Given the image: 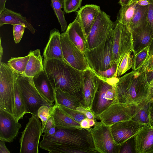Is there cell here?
<instances>
[{
    "mask_svg": "<svg viewBox=\"0 0 153 153\" xmlns=\"http://www.w3.org/2000/svg\"><path fill=\"white\" fill-rule=\"evenodd\" d=\"M43 62L44 70L55 89L59 88L77 97L80 101L84 71L59 59H44Z\"/></svg>",
    "mask_w": 153,
    "mask_h": 153,
    "instance_id": "cell-1",
    "label": "cell"
},
{
    "mask_svg": "<svg viewBox=\"0 0 153 153\" xmlns=\"http://www.w3.org/2000/svg\"><path fill=\"white\" fill-rule=\"evenodd\" d=\"M116 86L117 100L120 103L138 104L149 102L146 71H133L119 78Z\"/></svg>",
    "mask_w": 153,
    "mask_h": 153,
    "instance_id": "cell-2",
    "label": "cell"
},
{
    "mask_svg": "<svg viewBox=\"0 0 153 153\" xmlns=\"http://www.w3.org/2000/svg\"><path fill=\"white\" fill-rule=\"evenodd\" d=\"M113 30L99 45L91 49H87L84 52L85 57L91 70L104 71L115 63L113 55Z\"/></svg>",
    "mask_w": 153,
    "mask_h": 153,
    "instance_id": "cell-3",
    "label": "cell"
},
{
    "mask_svg": "<svg viewBox=\"0 0 153 153\" xmlns=\"http://www.w3.org/2000/svg\"><path fill=\"white\" fill-rule=\"evenodd\" d=\"M19 75L7 64L0 63V109L13 114L15 84Z\"/></svg>",
    "mask_w": 153,
    "mask_h": 153,
    "instance_id": "cell-4",
    "label": "cell"
},
{
    "mask_svg": "<svg viewBox=\"0 0 153 153\" xmlns=\"http://www.w3.org/2000/svg\"><path fill=\"white\" fill-rule=\"evenodd\" d=\"M17 81L25 101L27 113L37 114L41 106H53L38 91L34 85L33 78L19 74Z\"/></svg>",
    "mask_w": 153,
    "mask_h": 153,
    "instance_id": "cell-5",
    "label": "cell"
},
{
    "mask_svg": "<svg viewBox=\"0 0 153 153\" xmlns=\"http://www.w3.org/2000/svg\"><path fill=\"white\" fill-rule=\"evenodd\" d=\"M90 132L95 149L97 153H120L121 146L114 140L110 126L101 121H97Z\"/></svg>",
    "mask_w": 153,
    "mask_h": 153,
    "instance_id": "cell-6",
    "label": "cell"
},
{
    "mask_svg": "<svg viewBox=\"0 0 153 153\" xmlns=\"http://www.w3.org/2000/svg\"><path fill=\"white\" fill-rule=\"evenodd\" d=\"M42 133V125L37 114H32L22 132L19 140V153H38L39 142Z\"/></svg>",
    "mask_w": 153,
    "mask_h": 153,
    "instance_id": "cell-7",
    "label": "cell"
},
{
    "mask_svg": "<svg viewBox=\"0 0 153 153\" xmlns=\"http://www.w3.org/2000/svg\"><path fill=\"white\" fill-rule=\"evenodd\" d=\"M113 58L114 62L119 65L125 54L132 52L131 30L117 19L113 30Z\"/></svg>",
    "mask_w": 153,
    "mask_h": 153,
    "instance_id": "cell-8",
    "label": "cell"
},
{
    "mask_svg": "<svg viewBox=\"0 0 153 153\" xmlns=\"http://www.w3.org/2000/svg\"><path fill=\"white\" fill-rule=\"evenodd\" d=\"M142 103L127 104L116 102L109 106L95 118L105 125L111 126L116 123L132 119Z\"/></svg>",
    "mask_w": 153,
    "mask_h": 153,
    "instance_id": "cell-9",
    "label": "cell"
},
{
    "mask_svg": "<svg viewBox=\"0 0 153 153\" xmlns=\"http://www.w3.org/2000/svg\"><path fill=\"white\" fill-rule=\"evenodd\" d=\"M110 16L101 10L97 15L86 38L87 48L91 49L99 45L114 29Z\"/></svg>",
    "mask_w": 153,
    "mask_h": 153,
    "instance_id": "cell-10",
    "label": "cell"
},
{
    "mask_svg": "<svg viewBox=\"0 0 153 153\" xmlns=\"http://www.w3.org/2000/svg\"><path fill=\"white\" fill-rule=\"evenodd\" d=\"M98 80V87L90 110L95 118L111 105L118 102L116 85H111L99 78Z\"/></svg>",
    "mask_w": 153,
    "mask_h": 153,
    "instance_id": "cell-11",
    "label": "cell"
},
{
    "mask_svg": "<svg viewBox=\"0 0 153 153\" xmlns=\"http://www.w3.org/2000/svg\"><path fill=\"white\" fill-rule=\"evenodd\" d=\"M61 41L65 62L80 71H84L90 68L84 53L71 42L65 32L61 34Z\"/></svg>",
    "mask_w": 153,
    "mask_h": 153,
    "instance_id": "cell-12",
    "label": "cell"
},
{
    "mask_svg": "<svg viewBox=\"0 0 153 153\" xmlns=\"http://www.w3.org/2000/svg\"><path fill=\"white\" fill-rule=\"evenodd\" d=\"M99 86L98 78L90 68L84 71L83 82L80 101L82 106L90 110Z\"/></svg>",
    "mask_w": 153,
    "mask_h": 153,
    "instance_id": "cell-13",
    "label": "cell"
},
{
    "mask_svg": "<svg viewBox=\"0 0 153 153\" xmlns=\"http://www.w3.org/2000/svg\"><path fill=\"white\" fill-rule=\"evenodd\" d=\"M21 127L13 114L0 109V140L13 142Z\"/></svg>",
    "mask_w": 153,
    "mask_h": 153,
    "instance_id": "cell-14",
    "label": "cell"
},
{
    "mask_svg": "<svg viewBox=\"0 0 153 153\" xmlns=\"http://www.w3.org/2000/svg\"><path fill=\"white\" fill-rule=\"evenodd\" d=\"M141 125L132 119L120 121L111 126L114 139L116 143L121 146L139 131Z\"/></svg>",
    "mask_w": 153,
    "mask_h": 153,
    "instance_id": "cell-15",
    "label": "cell"
},
{
    "mask_svg": "<svg viewBox=\"0 0 153 153\" xmlns=\"http://www.w3.org/2000/svg\"><path fill=\"white\" fill-rule=\"evenodd\" d=\"M134 137L136 153H152L153 151V127L141 126Z\"/></svg>",
    "mask_w": 153,
    "mask_h": 153,
    "instance_id": "cell-16",
    "label": "cell"
},
{
    "mask_svg": "<svg viewBox=\"0 0 153 153\" xmlns=\"http://www.w3.org/2000/svg\"><path fill=\"white\" fill-rule=\"evenodd\" d=\"M44 59H55L64 61L61 41V34L59 30H51L49 39L44 49Z\"/></svg>",
    "mask_w": 153,
    "mask_h": 153,
    "instance_id": "cell-17",
    "label": "cell"
},
{
    "mask_svg": "<svg viewBox=\"0 0 153 153\" xmlns=\"http://www.w3.org/2000/svg\"><path fill=\"white\" fill-rule=\"evenodd\" d=\"M34 85L42 97L51 104L55 102V89L44 70L33 77Z\"/></svg>",
    "mask_w": 153,
    "mask_h": 153,
    "instance_id": "cell-18",
    "label": "cell"
},
{
    "mask_svg": "<svg viewBox=\"0 0 153 153\" xmlns=\"http://www.w3.org/2000/svg\"><path fill=\"white\" fill-rule=\"evenodd\" d=\"M101 10L100 6L89 4L82 7L77 11V15L86 38L97 15Z\"/></svg>",
    "mask_w": 153,
    "mask_h": 153,
    "instance_id": "cell-19",
    "label": "cell"
},
{
    "mask_svg": "<svg viewBox=\"0 0 153 153\" xmlns=\"http://www.w3.org/2000/svg\"><path fill=\"white\" fill-rule=\"evenodd\" d=\"M65 32L71 42L84 53L87 49L86 37L77 15L75 20L69 24Z\"/></svg>",
    "mask_w": 153,
    "mask_h": 153,
    "instance_id": "cell-20",
    "label": "cell"
},
{
    "mask_svg": "<svg viewBox=\"0 0 153 153\" xmlns=\"http://www.w3.org/2000/svg\"><path fill=\"white\" fill-rule=\"evenodd\" d=\"M131 32L132 52L135 54L149 46L152 39V33L148 23L144 27Z\"/></svg>",
    "mask_w": 153,
    "mask_h": 153,
    "instance_id": "cell-21",
    "label": "cell"
},
{
    "mask_svg": "<svg viewBox=\"0 0 153 153\" xmlns=\"http://www.w3.org/2000/svg\"><path fill=\"white\" fill-rule=\"evenodd\" d=\"M4 24L23 25L33 34H34L36 30L32 25L27 21L26 18L20 13L6 8L0 13V27Z\"/></svg>",
    "mask_w": 153,
    "mask_h": 153,
    "instance_id": "cell-22",
    "label": "cell"
},
{
    "mask_svg": "<svg viewBox=\"0 0 153 153\" xmlns=\"http://www.w3.org/2000/svg\"><path fill=\"white\" fill-rule=\"evenodd\" d=\"M51 109L54 119L55 126L57 128H81L80 123L68 116L57 104L55 103L51 107Z\"/></svg>",
    "mask_w": 153,
    "mask_h": 153,
    "instance_id": "cell-23",
    "label": "cell"
},
{
    "mask_svg": "<svg viewBox=\"0 0 153 153\" xmlns=\"http://www.w3.org/2000/svg\"><path fill=\"white\" fill-rule=\"evenodd\" d=\"M28 54L29 58L23 75L33 78L44 70L43 62L40 49L30 51Z\"/></svg>",
    "mask_w": 153,
    "mask_h": 153,
    "instance_id": "cell-24",
    "label": "cell"
},
{
    "mask_svg": "<svg viewBox=\"0 0 153 153\" xmlns=\"http://www.w3.org/2000/svg\"><path fill=\"white\" fill-rule=\"evenodd\" d=\"M55 103L76 110L77 107L81 106L78 97L59 88L55 89Z\"/></svg>",
    "mask_w": 153,
    "mask_h": 153,
    "instance_id": "cell-25",
    "label": "cell"
},
{
    "mask_svg": "<svg viewBox=\"0 0 153 153\" xmlns=\"http://www.w3.org/2000/svg\"><path fill=\"white\" fill-rule=\"evenodd\" d=\"M148 5L142 6L137 4L130 27L131 31L145 27L148 24Z\"/></svg>",
    "mask_w": 153,
    "mask_h": 153,
    "instance_id": "cell-26",
    "label": "cell"
},
{
    "mask_svg": "<svg viewBox=\"0 0 153 153\" xmlns=\"http://www.w3.org/2000/svg\"><path fill=\"white\" fill-rule=\"evenodd\" d=\"M15 107L13 115L19 121L27 113L25 104L21 93L17 80L15 84Z\"/></svg>",
    "mask_w": 153,
    "mask_h": 153,
    "instance_id": "cell-27",
    "label": "cell"
},
{
    "mask_svg": "<svg viewBox=\"0 0 153 153\" xmlns=\"http://www.w3.org/2000/svg\"><path fill=\"white\" fill-rule=\"evenodd\" d=\"M151 105V103L148 101L141 104L132 119L139 123L141 126H151L149 119Z\"/></svg>",
    "mask_w": 153,
    "mask_h": 153,
    "instance_id": "cell-28",
    "label": "cell"
},
{
    "mask_svg": "<svg viewBox=\"0 0 153 153\" xmlns=\"http://www.w3.org/2000/svg\"><path fill=\"white\" fill-rule=\"evenodd\" d=\"M137 4L136 0H133L127 5L122 6L117 18L121 23L126 25L130 29V24L134 15Z\"/></svg>",
    "mask_w": 153,
    "mask_h": 153,
    "instance_id": "cell-29",
    "label": "cell"
},
{
    "mask_svg": "<svg viewBox=\"0 0 153 153\" xmlns=\"http://www.w3.org/2000/svg\"><path fill=\"white\" fill-rule=\"evenodd\" d=\"M29 58V55L18 57H12L7 64L15 72L20 75H24Z\"/></svg>",
    "mask_w": 153,
    "mask_h": 153,
    "instance_id": "cell-30",
    "label": "cell"
},
{
    "mask_svg": "<svg viewBox=\"0 0 153 153\" xmlns=\"http://www.w3.org/2000/svg\"><path fill=\"white\" fill-rule=\"evenodd\" d=\"M51 6L60 24L61 30L64 32L66 30L68 25L65 18L64 11L62 10L63 5V0H51Z\"/></svg>",
    "mask_w": 153,
    "mask_h": 153,
    "instance_id": "cell-31",
    "label": "cell"
},
{
    "mask_svg": "<svg viewBox=\"0 0 153 153\" xmlns=\"http://www.w3.org/2000/svg\"><path fill=\"white\" fill-rule=\"evenodd\" d=\"M148 47H147L136 54H133L132 68L137 71L140 68L149 57Z\"/></svg>",
    "mask_w": 153,
    "mask_h": 153,
    "instance_id": "cell-32",
    "label": "cell"
},
{
    "mask_svg": "<svg viewBox=\"0 0 153 153\" xmlns=\"http://www.w3.org/2000/svg\"><path fill=\"white\" fill-rule=\"evenodd\" d=\"M131 52H128L124 55L119 64L117 70V76L119 77L132 68L133 55Z\"/></svg>",
    "mask_w": 153,
    "mask_h": 153,
    "instance_id": "cell-33",
    "label": "cell"
},
{
    "mask_svg": "<svg viewBox=\"0 0 153 153\" xmlns=\"http://www.w3.org/2000/svg\"><path fill=\"white\" fill-rule=\"evenodd\" d=\"M119 65L114 63L110 68L104 71H93L96 75L100 79L106 81L108 79L117 77V70Z\"/></svg>",
    "mask_w": 153,
    "mask_h": 153,
    "instance_id": "cell-34",
    "label": "cell"
},
{
    "mask_svg": "<svg viewBox=\"0 0 153 153\" xmlns=\"http://www.w3.org/2000/svg\"><path fill=\"white\" fill-rule=\"evenodd\" d=\"M82 0H63L64 11L70 13L76 11L81 6Z\"/></svg>",
    "mask_w": 153,
    "mask_h": 153,
    "instance_id": "cell-35",
    "label": "cell"
},
{
    "mask_svg": "<svg viewBox=\"0 0 153 153\" xmlns=\"http://www.w3.org/2000/svg\"><path fill=\"white\" fill-rule=\"evenodd\" d=\"M51 107L43 105L38 111L37 114L42 122V131L45 128L47 121L51 116Z\"/></svg>",
    "mask_w": 153,
    "mask_h": 153,
    "instance_id": "cell-36",
    "label": "cell"
},
{
    "mask_svg": "<svg viewBox=\"0 0 153 153\" xmlns=\"http://www.w3.org/2000/svg\"><path fill=\"white\" fill-rule=\"evenodd\" d=\"M58 105L68 116L79 123L82 120L87 118L83 114L76 110L70 108L62 105Z\"/></svg>",
    "mask_w": 153,
    "mask_h": 153,
    "instance_id": "cell-37",
    "label": "cell"
},
{
    "mask_svg": "<svg viewBox=\"0 0 153 153\" xmlns=\"http://www.w3.org/2000/svg\"><path fill=\"white\" fill-rule=\"evenodd\" d=\"M120 153H136L134 136L127 140L122 144Z\"/></svg>",
    "mask_w": 153,
    "mask_h": 153,
    "instance_id": "cell-38",
    "label": "cell"
},
{
    "mask_svg": "<svg viewBox=\"0 0 153 153\" xmlns=\"http://www.w3.org/2000/svg\"><path fill=\"white\" fill-rule=\"evenodd\" d=\"M25 27L20 25H13V38L15 43L19 42L23 35Z\"/></svg>",
    "mask_w": 153,
    "mask_h": 153,
    "instance_id": "cell-39",
    "label": "cell"
},
{
    "mask_svg": "<svg viewBox=\"0 0 153 153\" xmlns=\"http://www.w3.org/2000/svg\"><path fill=\"white\" fill-rule=\"evenodd\" d=\"M150 4L148 5L147 15L148 23L151 29L153 38V0H149Z\"/></svg>",
    "mask_w": 153,
    "mask_h": 153,
    "instance_id": "cell-40",
    "label": "cell"
},
{
    "mask_svg": "<svg viewBox=\"0 0 153 153\" xmlns=\"http://www.w3.org/2000/svg\"><path fill=\"white\" fill-rule=\"evenodd\" d=\"M86 153L83 150L70 147H64L55 150L51 153Z\"/></svg>",
    "mask_w": 153,
    "mask_h": 153,
    "instance_id": "cell-41",
    "label": "cell"
},
{
    "mask_svg": "<svg viewBox=\"0 0 153 153\" xmlns=\"http://www.w3.org/2000/svg\"><path fill=\"white\" fill-rule=\"evenodd\" d=\"M140 69L147 72L153 70V55L149 56L148 60Z\"/></svg>",
    "mask_w": 153,
    "mask_h": 153,
    "instance_id": "cell-42",
    "label": "cell"
},
{
    "mask_svg": "<svg viewBox=\"0 0 153 153\" xmlns=\"http://www.w3.org/2000/svg\"><path fill=\"white\" fill-rule=\"evenodd\" d=\"M76 110L83 114L88 118L94 119L96 122L97 121L94 114L90 110L87 109L82 106L77 107Z\"/></svg>",
    "mask_w": 153,
    "mask_h": 153,
    "instance_id": "cell-43",
    "label": "cell"
},
{
    "mask_svg": "<svg viewBox=\"0 0 153 153\" xmlns=\"http://www.w3.org/2000/svg\"><path fill=\"white\" fill-rule=\"evenodd\" d=\"M55 126L54 119L51 111V115L46 123L45 128L42 131V133L47 132L49 129Z\"/></svg>",
    "mask_w": 153,
    "mask_h": 153,
    "instance_id": "cell-44",
    "label": "cell"
},
{
    "mask_svg": "<svg viewBox=\"0 0 153 153\" xmlns=\"http://www.w3.org/2000/svg\"><path fill=\"white\" fill-rule=\"evenodd\" d=\"M4 140H0V153H10V152L6 146Z\"/></svg>",
    "mask_w": 153,
    "mask_h": 153,
    "instance_id": "cell-45",
    "label": "cell"
},
{
    "mask_svg": "<svg viewBox=\"0 0 153 153\" xmlns=\"http://www.w3.org/2000/svg\"><path fill=\"white\" fill-rule=\"evenodd\" d=\"M80 127L82 128L86 129H90L91 127H90L89 125L88 119L86 118L82 120L80 123Z\"/></svg>",
    "mask_w": 153,
    "mask_h": 153,
    "instance_id": "cell-46",
    "label": "cell"
},
{
    "mask_svg": "<svg viewBox=\"0 0 153 153\" xmlns=\"http://www.w3.org/2000/svg\"><path fill=\"white\" fill-rule=\"evenodd\" d=\"M147 99L149 102L153 104V87L149 88Z\"/></svg>",
    "mask_w": 153,
    "mask_h": 153,
    "instance_id": "cell-47",
    "label": "cell"
},
{
    "mask_svg": "<svg viewBox=\"0 0 153 153\" xmlns=\"http://www.w3.org/2000/svg\"><path fill=\"white\" fill-rule=\"evenodd\" d=\"M136 1L137 4L142 6H148L150 4L149 0H136Z\"/></svg>",
    "mask_w": 153,
    "mask_h": 153,
    "instance_id": "cell-48",
    "label": "cell"
},
{
    "mask_svg": "<svg viewBox=\"0 0 153 153\" xmlns=\"http://www.w3.org/2000/svg\"><path fill=\"white\" fill-rule=\"evenodd\" d=\"M149 119L151 126L153 127V104L152 103L150 108Z\"/></svg>",
    "mask_w": 153,
    "mask_h": 153,
    "instance_id": "cell-49",
    "label": "cell"
},
{
    "mask_svg": "<svg viewBox=\"0 0 153 153\" xmlns=\"http://www.w3.org/2000/svg\"><path fill=\"white\" fill-rule=\"evenodd\" d=\"M56 127L55 126H54L50 128L47 132L44 133H46L50 135H53L56 133Z\"/></svg>",
    "mask_w": 153,
    "mask_h": 153,
    "instance_id": "cell-50",
    "label": "cell"
},
{
    "mask_svg": "<svg viewBox=\"0 0 153 153\" xmlns=\"http://www.w3.org/2000/svg\"><path fill=\"white\" fill-rule=\"evenodd\" d=\"M146 76L148 81L149 83L153 79V70L149 72L146 71Z\"/></svg>",
    "mask_w": 153,
    "mask_h": 153,
    "instance_id": "cell-51",
    "label": "cell"
},
{
    "mask_svg": "<svg viewBox=\"0 0 153 153\" xmlns=\"http://www.w3.org/2000/svg\"><path fill=\"white\" fill-rule=\"evenodd\" d=\"M149 53L150 56L153 55V38L152 39L148 46Z\"/></svg>",
    "mask_w": 153,
    "mask_h": 153,
    "instance_id": "cell-52",
    "label": "cell"
},
{
    "mask_svg": "<svg viewBox=\"0 0 153 153\" xmlns=\"http://www.w3.org/2000/svg\"><path fill=\"white\" fill-rule=\"evenodd\" d=\"M7 0H0V13L5 8V4Z\"/></svg>",
    "mask_w": 153,
    "mask_h": 153,
    "instance_id": "cell-53",
    "label": "cell"
},
{
    "mask_svg": "<svg viewBox=\"0 0 153 153\" xmlns=\"http://www.w3.org/2000/svg\"><path fill=\"white\" fill-rule=\"evenodd\" d=\"M133 0H119V3L120 5L124 6L130 3Z\"/></svg>",
    "mask_w": 153,
    "mask_h": 153,
    "instance_id": "cell-54",
    "label": "cell"
},
{
    "mask_svg": "<svg viewBox=\"0 0 153 153\" xmlns=\"http://www.w3.org/2000/svg\"><path fill=\"white\" fill-rule=\"evenodd\" d=\"M0 63L1 62V60L2 59V56L3 55V48L1 43V37H0Z\"/></svg>",
    "mask_w": 153,
    "mask_h": 153,
    "instance_id": "cell-55",
    "label": "cell"
},
{
    "mask_svg": "<svg viewBox=\"0 0 153 153\" xmlns=\"http://www.w3.org/2000/svg\"><path fill=\"white\" fill-rule=\"evenodd\" d=\"M88 121L89 126L91 127L94 126L95 123V122H96L95 121L94 119H89Z\"/></svg>",
    "mask_w": 153,
    "mask_h": 153,
    "instance_id": "cell-56",
    "label": "cell"
},
{
    "mask_svg": "<svg viewBox=\"0 0 153 153\" xmlns=\"http://www.w3.org/2000/svg\"><path fill=\"white\" fill-rule=\"evenodd\" d=\"M153 87V79L149 83V87L150 88Z\"/></svg>",
    "mask_w": 153,
    "mask_h": 153,
    "instance_id": "cell-57",
    "label": "cell"
},
{
    "mask_svg": "<svg viewBox=\"0 0 153 153\" xmlns=\"http://www.w3.org/2000/svg\"><path fill=\"white\" fill-rule=\"evenodd\" d=\"M152 153H153V151L152 152Z\"/></svg>",
    "mask_w": 153,
    "mask_h": 153,
    "instance_id": "cell-58",
    "label": "cell"
}]
</instances>
